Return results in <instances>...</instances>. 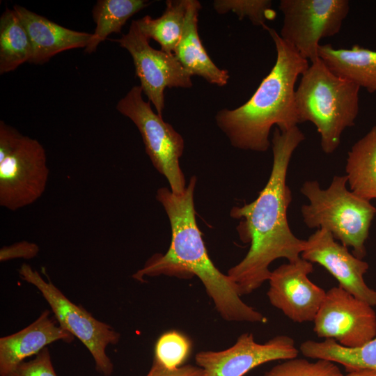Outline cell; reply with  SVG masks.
<instances>
[{
  "mask_svg": "<svg viewBox=\"0 0 376 376\" xmlns=\"http://www.w3.org/2000/svg\"><path fill=\"white\" fill-rule=\"evenodd\" d=\"M304 139L297 126L283 132L276 127L271 140L273 164L267 184L253 202L230 210L231 217L242 219L237 226L240 240L250 244L244 258L227 273L240 296L268 281L272 272L269 267L275 260L294 262L301 258L306 240L297 237L289 226L287 211L292 193L286 178L292 154Z\"/></svg>",
  "mask_w": 376,
  "mask_h": 376,
  "instance_id": "1",
  "label": "cell"
},
{
  "mask_svg": "<svg viewBox=\"0 0 376 376\" xmlns=\"http://www.w3.org/2000/svg\"><path fill=\"white\" fill-rule=\"evenodd\" d=\"M196 177L190 178L184 192L174 194L167 187L157 189L156 199L169 218L171 241L167 251L152 255L132 277L166 275L181 279L197 276L212 300L219 315L228 322L265 323L267 318L244 303L235 283L210 258L197 226L194 207Z\"/></svg>",
  "mask_w": 376,
  "mask_h": 376,
  "instance_id": "2",
  "label": "cell"
},
{
  "mask_svg": "<svg viewBox=\"0 0 376 376\" xmlns=\"http://www.w3.org/2000/svg\"><path fill=\"white\" fill-rule=\"evenodd\" d=\"M275 45L276 58L269 74L250 99L240 107L222 109L215 115L218 127L235 148L265 152L271 146L273 126L283 132L299 123L295 107V84L309 67L275 29L266 26Z\"/></svg>",
  "mask_w": 376,
  "mask_h": 376,
  "instance_id": "3",
  "label": "cell"
},
{
  "mask_svg": "<svg viewBox=\"0 0 376 376\" xmlns=\"http://www.w3.org/2000/svg\"><path fill=\"white\" fill-rule=\"evenodd\" d=\"M359 90L353 82L334 73L320 58L301 75L295 96L299 122L315 125L324 153L332 154L345 130L354 125Z\"/></svg>",
  "mask_w": 376,
  "mask_h": 376,
  "instance_id": "4",
  "label": "cell"
},
{
  "mask_svg": "<svg viewBox=\"0 0 376 376\" xmlns=\"http://www.w3.org/2000/svg\"><path fill=\"white\" fill-rule=\"evenodd\" d=\"M345 175H335L328 188L316 180L305 181L300 191L309 203L303 205V221L310 228H324L359 259L366 255V241L376 207L347 187Z\"/></svg>",
  "mask_w": 376,
  "mask_h": 376,
  "instance_id": "5",
  "label": "cell"
},
{
  "mask_svg": "<svg viewBox=\"0 0 376 376\" xmlns=\"http://www.w3.org/2000/svg\"><path fill=\"white\" fill-rule=\"evenodd\" d=\"M142 93L140 86H133L119 100L116 109L138 128L146 154L155 169L166 178L170 190L182 194L187 187L179 163L183 154L184 139L162 116L153 111L150 102H146Z\"/></svg>",
  "mask_w": 376,
  "mask_h": 376,
  "instance_id": "6",
  "label": "cell"
},
{
  "mask_svg": "<svg viewBox=\"0 0 376 376\" xmlns=\"http://www.w3.org/2000/svg\"><path fill=\"white\" fill-rule=\"evenodd\" d=\"M18 272L22 280L41 292L59 325L86 346L94 359L97 371L104 376L111 375L113 365L106 353V348L109 345L117 344L120 334L110 325L95 319L82 306L72 302L29 265L22 264Z\"/></svg>",
  "mask_w": 376,
  "mask_h": 376,
  "instance_id": "7",
  "label": "cell"
},
{
  "mask_svg": "<svg viewBox=\"0 0 376 376\" xmlns=\"http://www.w3.org/2000/svg\"><path fill=\"white\" fill-rule=\"evenodd\" d=\"M281 38L305 59L320 57V41L338 34L350 12L348 0H281Z\"/></svg>",
  "mask_w": 376,
  "mask_h": 376,
  "instance_id": "8",
  "label": "cell"
},
{
  "mask_svg": "<svg viewBox=\"0 0 376 376\" xmlns=\"http://www.w3.org/2000/svg\"><path fill=\"white\" fill-rule=\"evenodd\" d=\"M49 175L43 146L22 134L14 149L0 162V205L16 211L33 204L45 192Z\"/></svg>",
  "mask_w": 376,
  "mask_h": 376,
  "instance_id": "9",
  "label": "cell"
},
{
  "mask_svg": "<svg viewBox=\"0 0 376 376\" xmlns=\"http://www.w3.org/2000/svg\"><path fill=\"white\" fill-rule=\"evenodd\" d=\"M132 56L136 77L143 93L152 102L157 113L162 116L164 90L166 88H191V75L173 54L157 50L141 31L136 20H132L129 31L119 39L112 40Z\"/></svg>",
  "mask_w": 376,
  "mask_h": 376,
  "instance_id": "10",
  "label": "cell"
},
{
  "mask_svg": "<svg viewBox=\"0 0 376 376\" xmlns=\"http://www.w3.org/2000/svg\"><path fill=\"white\" fill-rule=\"evenodd\" d=\"M313 322L318 337L334 339L345 347H358L376 336L373 306L339 285L326 292Z\"/></svg>",
  "mask_w": 376,
  "mask_h": 376,
  "instance_id": "11",
  "label": "cell"
},
{
  "mask_svg": "<svg viewBox=\"0 0 376 376\" xmlns=\"http://www.w3.org/2000/svg\"><path fill=\"white\" fill-rule=\"evenodd\" d=\"M299 352L294 339L288 336L279 335L258 343L251 333H244L231 347L201 351L195 361L203 376H244L263 363L297 358Z\"/></svg>",
  "mask_w": 376,
  "mask_h": 376,
  "instance_id": "12",
  "label": "cell"
},
{
  "mask_svg": "<svg viewBox=\"0 0 376 376\" xmlns=\"http://www.w3.org/2000/svg\"><path fill=\"white\" fill-rule=\"evenodd\" d=\"M312 263L301 258L283 264L271 272L267 292L270 304L297 323L314 320L326 292L308 276Z\"/></svg>",
  "mask_w": 376,
  "mask_h": 376,
  "instance_id": "13",
  "label": "cell"
},
{
  "mask_svg": "<svg viewBox=\"0 0 376 376\" xmlns=\"http://www.w3.org/2000/svg\"><path fill=\"white\" fill-rule=\"evenodd\" d=\"M301 258L320 265L338 281L339 286L372 306H376V290L369 288L363 279L369 267L368 263L336 242L327 230L319 228L306 240Z\"/></svg>",
  "mask_w": 376,
  "mask_h": 376,
  "instance_id": "14",
  "label": "cell"
},
{
  "mask_svg": "<svg viewBox=\"0 0 376 376\" xmlns=\"http://www.w3.org/2000/svg\"><path fill=\"white\" fill-rule=\"evenodd\" d=\"M48 310L23 329L0 338V375L7 376L29 357L38 354L57 340L71 342L74 336L57 325Z\"/></svg>",
  "mask_w": 376,
  "mask_h": 376,
  "instance_id": "15",
  "label": "cell"
},
{
  "mask_svg": "<svg viewBox=\"0 0 376 376\" xmlns=\"http://www.w3.org/2000/svg\"><path fill=\"white\" fill-rule=\"evenodd\" d=\"M13 9L30 40V63L43 64L61 52L85 48L91 38V33L67 29L19 5Z\"/></svg>",
  "mask_w": 376,
  "mask_h": 376,
  "instance_id": "16",
  "label": "cell"
},
{
  "mask_svg": "<svg viewBox=\"0 0 376 376\" xmlns=\"http://www.w3.org/2000/svg\"><path fill=\"white\" fill-rule=\"evenodd\" d=\"M201 5L189 0L183 31L173 54L191 76H199L218 86L228 84V70L219 68L208 56L198 32V16Z\"/></svg>",
  "mask_w": 376,
  "mask_h": 376,
  "instance_id": "17",
  "label": "cell"
},
{
  "mask_svg": "<svg viewBox=\"0 0 376 376\" xmlns=\"http://www.w3.org/2000/svg\"><path fill=\"white\" fill-rule=\"evenodd\" d=\"M318 56L336 75L370 93H376V51L355 45L350 49L320 45Z\"/></svg>",
  "mask_w": 376,
  "mask_h": 376,
  "instance_id": "18",
  "label": "cell"
},
{
  "mask_svg": "<svg viewBox=\"0 0 376 376\" xmlns=\"http://www.w3.org/2000/svg\"><path fill=\"white\" fill-rule=\"evenodd\" d=\"M345 171L352 191L370 201L376 199V125L352 146Z\"/></svg>",
  "mask_w": 376,
  "mask_h": 376,
  "instance_id": "19",
  "label": "cell"
},
{
  "mask_svg": "<svg viewBox=\"0 0 376 376\" xmlns=\"http://www.w3.org/2000/svg\"><path fill=\"white\" fill-rule=\"evenodd\" d=\"M299 352L308 358L339 363L347 371H376V336L360 346L352 347L343 346L330 338L321 342L308 340L300 345Z\"/></svg>",
  "mask_w": 376,
  "mask_h": 376,
  "instance_id": "20",
  "label": "cell"
},
{
  "mask_svg": "<svg viewBox=\"0 0 376 376\" xmlns=\"http://www.w3.org/2000/svg\"><path fill=\"white\" fill-rule=\"evenodd\" d=\"M189 0H167L163 14L153 19L150 15L136 20L141 31L157 42L161 50L173 54L183 31Z\"/></svg>",
  "mask_w": 376,
  "mask_h": 376,
  "instance_id": "21",
  "label": "cell"
},
{
  "mask_svg": "<svg viewBox=\"0 0 376 376\" xmlns=\"http://www.w3.org/2000/svg\"><path fill=\"white\" fill-rule=\"evenodd\" d=\"M150 3L145 0H98L92 10L96 27L85 52L93 53L109 35L120 33L126 22Z\"/></svg>",
  "mask_w": 376,
  "mask_h": 376,
  "instance_id": "22",
  "label": "cell"
},
{
  "mask_svg": "<svg viewBox=\"0 0 376 376\" xmlns=\"http://www.w3.org/2000/svg\"><path fill=\"white\" fill-rule=\"evenodd\" d=\"M31 55V42L23 24L13 8H6L0 17V74L29 62Z\"/></svg>",
  "mask_w": 376,
  "mask_h": 376,
  "instance_id": "23",
  "label": "cell"
},
{
  "mask_svg": "<svg viewBox=\"0 0 376 376\" xmlns=\"http://www.w3.org/2000/svg\"><path fill=\"white\" fill-rule=\"evenodd\" d=\"M270 0H216L213 2L214 9L219 14L232 11L240 20L248 17L255 26H267V20L273 19L276 15L272 8Z\"/></svg>",
  "mask_w": 376,
  "mask_h": 376,
  "instance_id": "24",
  "label": "cell"
},
{
  "mask_svg": "<svg viewBox=\"0 0 376 376\" xmlns=\"http://www.w3.org/2000/svg\"><path fill=\"white\" fill-rule=\"evenodd\" d=\"M263 376H345L335 363L323 359L310 361L290 359L273 366Z\"/></svg>",
  "mask_w": 376,
  "mask_h": 376,
  "instance_id": "25",
  "label": "cell"
},
{
  "mask_svg": "<svg viewBox=\"0 0 376 376\" xmlns=\"http://www.w3.org/2000/svg\"><path fill=\"white\" fill-rule=\"evenodd\" d=\"M191 341L177 331L162 334L156 342L154 359L169 368L181 366L191 351Z\"/></svg>",
  "mask_w": 376,
  "mask_h": 376,
  "instance_id": "26",
  "label": "cell"
},
{
  "mask_svg": "<svg viewBox=\"0 0 376 376\" xmlns=\"http://www.w3.org/2000/svg\"><path fill=\"white\" fill-rule=\"evenodd\" d=\"M7 376H57L46 347L36 357L18 364Z\"/></svg>",
  "mask_w": 376,
  "mask_h": 376,
  "instance_id": "27",
  "label": "cell"
},
{
  "mask_svg": "<svg viewBox=\"0 0 376 376\" xmlns=\"http://www.w3.org/2000/svg\"><path fill=\"white\" fill-rule=\"evenodd\" d=\"M38 245L28 241H21L0 249V261L5 262L15 258L31 259L37 256Z\"/></svg>",
  "mask_w": 376,
  "mask_h": 376,
  "instance_id": "28",
  "label": "cell"
},
{
  "mask_svg": "<svg viewBox=\"0 0 376 376\" xmlns=\"http://www.w3.org/2000/svg\"><path fill=\"white\" fill-rule=\"evenodd\" d=\"M146 376H203V370L191 364L169 368L153 359L152 366Z\"/></svg>",
  "mask_w": 376,
  "mask_h": 376,
  "instance_id": "29",
  "label": "cell"
},
{
  "mask_svg": "<svg viewBox=\"0 0 376 376\" xmlns=\"http://www.w3.org/2000/svg\"><path fill=\"white\" fill-rule=\"evenodd\" d=\"M22 135L15 128L0 121V162L14 149Z\"/></svg>",
  "mask_w": 376,
  "mask_h": 376,
  "instance_id": "30",
  "label": "cell"
},
{
  "mask_svg": "<svg viewBox=\"0 0 376 376\" xmlns=\"http://www.w3.org/2000/svg\"><path fill=\"white\" fill-rule=\"evenodd\" d=\"M345 376H376V371L370 370H349Z\"/></svg>",
  "mask_w": 376,
  "mask_h": 376,
  "instance_id": "31",
  "label": "cell"
},
{
  "mask_svg": "<svg viewBox=\"0 0 376 376\" xmlns=\"http://www.w3.org/2000/svg\"><path fill=\"white\" fill-rule=\"evenodd\" d=\"M375 27H376V23H375Z\"/></svg>",
  "mask_w": 376,
  "mask_h": 376,
  "instance_id": "32",
  "label": "cell"
}]
</instances>
